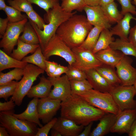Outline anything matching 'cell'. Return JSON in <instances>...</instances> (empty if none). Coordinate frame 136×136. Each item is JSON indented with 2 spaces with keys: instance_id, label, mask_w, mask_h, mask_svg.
I'll return each instance as SVG.
<instances>
[{
  "instance_id": "cell-53",
  "label": "cell",
  "mask_w": 136,
  "mask_h": 136,
  "mask_svg": "<svg viewBox=\"0 0 136 136\" xmlns=\"http://www.w3.org/2000/svg\"><path fill=\"white\" fill-rule=\"evenodd\" d=\"M6 4L5 0H0V10L4 11L7 6Z\"/></svg>"
},
{
  "instance_id": "cell-2",
  "label": "cell",
  "mask_w": 136,
  "mask_h": 136,
  "mask_svg": "<svg viewBox=\"0 0 136 136\" xmlns=\"http://www.w3.org/2000/svg\"><path fill=\"white\" fill-rule=\"evenodd\" d=\"M93 25L83 15H73L58 27L56 34L71 49L79 46Z\"/></svg>"
},
{
  "instance_id": "cell-12",
  "label": "cell",
  "mask_w": 136,
  "mask_h": 136,
  "mask_svg": "<svg viewBox=\"0 0 136 136\" xmlns=\"http://www.w3.org/2000/svg\"><path fill=\"white\" fill-rule=\"evenodd\" d=\"M61 101L49 97L39 99L37 109L39 119L46 124L53 118L61 108Z\"/></svg>"
},
{
  "instance_id": "cell-1",
  "label": "cell",
  "mask_w": 136,
  "mask_h": 136,
  "mask_svg": "<svg viewBox=\"0 0 136 136\" xmlns=\"http://www.w3.org/2000/svg\"><path fill=\"white\" fill-rule=\"evenodd\" d=\"M60 108L61 117L84 126L91 122L99 120L106 113L76 94H72L61 101Z\"/></svg>"
},
{
  "instance_id": "cell-3",
  "label": "cell",
  "mask_w": 136,
  "mask_h": 136,
  "mask_svg": "<svg viewBox=\"0 0 136 136\" xmlns=\"http://www.w3.org/2000/svg\"><path fill=\"white\" fill-rule=\"evenodd\" d=\"M76 12H66L62 9L59 4L57 5L47 13L48 23L45 25L43 30L39 29L35 24L29 19L38 35L42 52L49 41L56 33L59 26Z\"/></svg>"
},
{
  "instance_id": "cell-16",
  "label": "cell",
  "mask_w": 136,
  "mask_h": 136,
  "mask_svg": "<svg viewBox=\"0 0 136 136\" xmlns=\"http://www.w3.org/2000/svg\"><path fill=\"white\" fill-rule=\"evenodd\" d=\"M73 121L62 117H59L52 129L58 131L63 136H78L84 128Z\"/></svg>"
},
{
  "instance_id": "cell-56",
  "label": "cell",
  "mask_w": 136,
  "mask_h": 136,
  "mask_svg": "<svg viewBox=\"0 0 136 136\" xmlns=\"http://www.w3.org/2000/svg\"><path fill=\"white\" fill-rule=\"evenodd\" d=\"M133 3L136 7V0H133ZM135 15L136 16V14Z\"/></svg>"
},
{
  "instance_id": "cell-47",
  "label": "cell",
  "mask_w": 136,
  "mask_h": 136,
  "mask_svg": "<svg viewBox=\"0 0 136 136\" xmlns=\"http://www.w3.org/2000/svg\"><path fill=\"white\" fill-rule=\"evenodd\" d=\"M128 40L136 49V25L130 29Z\"/></svg>"
},
{
  "instance_id": "cell-49",
  "label": "cell",
  "mask_w": 136,
  "mask_h": 136,
  "mask_svg": "<svg viewBox=\"0 0 136 136\" xmlns=\"http://www.w3.org/2000/svg\"><path fill=\"white\" fill-rule=\"evenodd\" d=\"M86 5L94 6L99 5L100 0H84Z\"/></svg>"
},
{
  "instance_id": "cell-19",
  "label": "cell",
  "mask_w": 136,
  "mask_h": 136,
  "mask_svg": "<svg viewBox=\"0 0 136 136\" xmlns=\"http://www.w3.org/2000/svg\"><path fill=\"white\" fill-rule=\"evenodd\" d=\"M40 82L32 86L27 94L29 98H43L48 97L52 86L50 81L44 76L39 77Z\"/></svg>"
},
{
  "instance_id": "cell-20",
  "label": "cell",
  "mask_w": 136,
  "mask_h": 136,
  "mask_svg": "<svg viewBox=\"0 0 136 136\" xmlns=\"http://www.w3.org/2000/svg\"><path fill=\"white\" fill-rule=\"evenodd\" d=\"M39 98H34L28 104L26 110L22 113L13 115L16 118L21 120H26L36 124L40 127L43 126L39 120L37 109V105Z\"/></svg>"
},
{
  "instance_id": "cell-45",
  "label": "cell",
  "mask_w": 136,
  "mask_h": 136,
  "mask_svg": "<svg viewBox=\"0 0 136 136\" xmlns=\"http://www.w3.org/2000/svg\"><path fill=\"white\" fill-rule=\"evenodd\" d=\"M68 70V66H64L59 64L54 72L49 77L53 78L60 77L62 74H65Z\"/></svg>"
},
{
  "instance_id": "cell-17",
  "label": "cell",
  "mask_w": 136,
  "mask_h": 136,
  "mask_svg": "<svg viewBox=\"0 0 136 136\" xmlns=\"http://www.w3.org/2000/svg\"><path fill=\"white\" fill-rule=\"evenodd\" d=\"M96 58L103 64L115 68L119 61L125 55L120 51L115 50L109 46L94 54Z\"/></svg>"
},
{
  "instance_id": "cell-11",
  "label": "cell",
  "mask_w": 136,
  "mask_h": 136,
  "mask_svg": "<svg viewBox=\"0 0 136 136\" xmlns=\"http://www.w3.org/2000/svg\"><path fill=\"white\" fill-rule=\"evenodd\" d=\"M132 62L131 58L125 55L116 66V72L121 85H133L136 79V69L132 66Z\"/></svg>"
},
{
  "instance_id": "cell-29",
  "label": "cell",
  "mask_w": 136,
  "mask_h": 136,
  "mask_svg": "<svg viewBox=\"0 0 136 136\" xmlns=\"http://www.w3.org/2000/svg\"><path fill=\"white\" fill-rule=\"evenodd\" d=\"M104 28L94 26L89 33L84 41L79 47L92 51L101 32Z\"/></svg>"
},
{
  "instance_id": "cell-23",
  "label": "cell",
  "mask_w": 136,
  "mask_h": 136,
  "mask_svg": "<svg viewBox=\"0 0 136 136\" xmlns=\"http://www.w3.org/2000/svg\"><path fill=\"white\" fill-rule=\"evenodd\" d=\"M17 47L14 49L10 56L19 60L21 61L27 54L29 53H33L39 44L32 45L23 42L18 39Z\"/></svg>"
},
{
  "instance_id": "cell-40",
  "label": "cell",
  "mask_w": 136,
  "mask_h": 136,
  "mask_svg": "<svg viewBox=\"0 0 136 136\" xmlns=\"http://www.w3.org/2000/svg\"><path fill=\"white\" fill-rule=\"evenodd\" d=\"M26 14L28 19L35 24L39 29H43L46 24L45 21L34 10Z\"/></svg>"
},
{
  "instance_id": "cell-25",
  "label": "cell",
  "mask_w": 136,
  "mask_h": 136,
  "mask_svg": "<svg viewBox=\"0 0 136 136\" xmlns=\"http://www.w3.org/2000/svg\"><path fill=\"white\" fill-rule=\"evenodd\" d=\"M28 63L18 60L0 50V71L12 68L23 69Z\"/></svg>"
},
{
  "instance_id": "cell-6",
  "label": "cell",
  "mask_w": 136,
  "mask_h": 136,
  "mask_svg": "<svg viewBox=\"0 0 136 136\" xmlns=\"http://www.w3.org/2000/svg\"><path fill=\"white\" fill-rule=\"evenodd\" d=\"M23 70V76L18 82L15 92L11 97L16 105L18 106L21 105L23 99L27 95L34 82L40 75L45 71L38 66L31 63H27Z\"/></svg>"
},
{
  "instance_id": "cell-7",
  "label": "cell",
  "mask_w": 136,
  "mask_h": 136,
  "mask_svg": "<svg viewBox=\"0 0 136 136\" xmlns=\"http://www.w3.org/2000/svg\"><path fill=\"white\" fill-rule=\"evenodd\" d=\"M43 53L45 60L53 55L63 58L71 66L75 61V58L71 49L56 33L47 44Z\"/></svg>"
},
{
  "instance_id": "cell-36",
  "label": "cell",
  "mask_w": 136,
  "mask_h": 136,
  "mask_svg": "<svg viewBox=\"0 0 136 136\" xmlns=\"http://www.w3.org/2000/svg\"><path fill=\"white\" fill-rule=\"evenodd\" d=\"M4 11L9 22H18L27 17V16L22 14L21 12L11 6L7 5Z\"/></svg>"
},
{
  "instance_id": "cell-41",
  "label": "cell",
  "mask_w": 136,
  "mask_h": 136,
  "mask_svg": "<svg viewBox=\"0 0 136 136\" xmlns=\"http://www.w3.org/2000/svg\"><path fill=\"white\" fill-rule=\"evenodd\" d=\"M121 7V12L124 16L127 13H129L135 15L136 8L131 3L132 0H117Z\"/></svg>"
},
{
  "instance_id": "cell-27",
  "label": "cell",
  "mask_w": 136,
  "mask_h": 136,
  "mask_svg": "<svg viewBox=\"0 0 136 136\" xmlns=\"http://www.w3.org/2000/svg\"><path fill=\"white\" fill-rule=\"evenodd\" d=\"M109 29L104 28L101 32L96 45L92 51L94 54L109 46L114 39Z\"/></svg>"
},
{
  "instance_id": "cell-33",
  "label": "cell",
  "mask_w": 136,
  "mask_h": 136,
  "mask_svg": "<svg viewBox=\"0 0 136 136\" xmlns=\"http://www.w3.org/2000/svg\"><path fill=\"white\" fill-rule=\"evenodd\" d=\"M60 5L62 9L67 12H72L74 10L82 12L86 5L84 0H61Z\"/></svg>"
},
{
  "instance_id": "cell-26",
  "label": "cell",
  "mask_w": 136,
  "mask_h": 136,
  "mask_svg": "<svg viewBox=\"0 0 136 136\" xmlns=\"http://www.w3.org/2000/svg\"><path fill=\"white\" fill-rule=\"evenodd\" d=\"M109 47L113 49L120 51L125 55L133 56L136 58V49L129 41L117 39Z\"/></svg>"
},
{
  "instance_id": "cell-50",
  "label": "cell",
  "mask_w": 136,
  "mask_h": 136,
  "mask_svg": "<svg viewBox=\"0 0 136 136\" xmlns=\"http://www.w3.org/2000/svg\"><path fill=\"white\" fill-rule=\"evenodd\" d=\"M128 134L129 136H136V119L132 123Z\"/></svg>"
},
{
  "instance_id": "cell-32",
  "label": "cell",
  "mask_w": 136,
  "mask_h": 136,
  "mask_svg": "<svg viewBox=\"0 0 136 136\" xmlns=\"http://www.w3.org/2000/svg\"><path fill=\"white\" fill-rule=\"evenodd\" d=\"M23 69L15 68L5 73H0V85L5 84L13 81H17L21 80L23 75Z\"/></svg>"
},
{
  "instance_id": "cell-30",
  "label": "cell",
  "mask_w": 136,
  "mask_h": 136,
  "mask_svg": "<svg viewBox=\"0 0 136 136\" xmlns=\"http://www.w3.org/2000/svg\"><path fill=\"white\" fill-rule=\"evenodd\" d=\"M19 39L25 43L32 45L39 44V40L35 29L29 21L25 24L23 33Z\"/></svg>"
},
{
  "instance_id": "cell-39",
  "label": "cell",
  "mask_w": 136,
  "mask_h": 136,
  "mask_svg": "<svg viewBox=\"0 0 136 136\" xmlns=\"http://www.w3.org/2000/svg\"><path fill=\"white\" fill-rule=\"evenodd\" d=\"M31 4H34L44 10L47 13L59 4L60 0H28Z\"/></svg>"
},
{
  "instance_id": "cell-44",
  "label": "cell",
  "mask_w": 136,
  "mask_h": 136,
  "mask_svg": "<svg viewBox=\"0 0 136 136\" xmlns=\"http://www.w3.org/2000/svg\"><path fill=\"white\" fill-rule=\"evenodd\" d=\"M44 62L46 68L45 71L49 77L54 72L58 64L54 61H51L45 59Z\"/></svg>"
},
{
  "instance_id": "cell-22",
  "label": "cell",
  "mask_w": 136,
  "mask_h": 136,
  "mask_svg": "<svg viewBox=\"0 0 136 136\" xmlns=\"http://www.w3.org/2000/svg\"><path fill=\"white\" fill-rule=\"evenodd\" d=\"M136 21L131 14L128 13L125 14L123 18L112 27L110 31L113 35L118 36L120 38L128 41V37L130 30V22L131 20Z\"/></svg>"
},
{
  "instance_id": "cell-35",
  "label": "cell",
  "mask_w": 136,
  "mask_h": 136,
  "mask_svg": "<svg viewBox=\"0 0 136 136\" xmlns=\"http://www.w3.org/2000/svg\"><path fill=\"white\" fill-rule=\"evenodd\" d=\"M18 82L12 81L5 85H0V98L8 101L9 98L14 94Z\"/></svg>"
},
{
  "instance_id": "cell-5",
  "label": "cell",
  "mask_w": 136,
  "mask_h": 136,
  "mask_svg": "<svg viewBox=\"0 0 136 136\" xmlns=\"http://www.w3.org/2000/svg\"><path fill=\"white\" fill-rule=\"evenodd\" d=\"M76 95L106 113L117 115L121 111L109 92H103L92 89Z\"/></svg>"
},
{
  "instance_id": "cell-14",
  "label": "cell",
  "mask_w": 136,
  "mask_h": 136,
  "mask_svg": "<svg viewBox=\"0 0 136 136\" xmlns=\"http://www.w3.org/2000/svg\"><path fill=\"white\" fill-rule=\"evenodd\" d=\"M136 119V109L121 111L117 115L110 132L120 133H128L131 125Z\"/></svg>"
},
{
  "instance_id": "cell-37",
  "label": "cell",
  "mask_w": 136,
  "mask_h": 136,
  "mask_svg": "<svg viewBox=\"0 0 136 136\" xmlns=\"http://www.w3.org/2000/svg\"><path fill=\"white\" fill-rule=\"evenodd\" d=\"M8 3L10 6L26 13L33 10L32 4L28 0H8Z\"/></svg>"
},
{
  "instance_id": "cell-15",
  "label": "cell",
  "mask_w": 136,
  "mask_h": 136,
  "mask_svg": "<svg viewBox=\"0 0 136 136\" xmlns=\"http://www.w3.org/2000/svg\"><path fill=\"white\" fill-rule=\"evenodd\" d=\"M84 10L88 21L92 25L104 28H111V24L99 5L94 6L86 5Z\"/></svg>"
},
{
  "instance_id": "cell-43",
  "label": "cell",
  "mask_w": 136,
  "mask_h": 136,
  "mask_svg": "<svg viewBox=\"0 0 136 136\" xmlns=\"http://www.w3.org/2000/svg\"><path fill=\"white\" fill-rule=\"evenodd\" d=\"M16 105L11 98L9 101L0 102V112L9 111L14 110Z\"/></svg>"
},
{
  "instance_id": "cell-38",
  "label": "cell",
  "mask_w": 136,
  "mask_h": 136,
  "mask_svg": "<svg viewBox=\"0 0 136 136\" xmlns=\"http://www.w3.org/2000/svg\"><path fill=\"white\" fill-rule=\"evenodd\" d=\"M68 70L65 73L70 80H80L86 79L85 72L69 65Z\"/></svg>"
},
{
  "instance_id": "cell-10",
  "label": "cell",
  "mask_w": 136,
  "mask_h": 136,
  "mask_svg": "<svg viewBox=\"0 0 136 136\" xmlns=\"http://www.w3.org/2000/svg\"><path fill=\"white\" fill-rule=\"evenodd\" d=\"M75 58V61L71 66L85 72L95 69L103 64L95 57L92 51L79 47L72 49Z\"/></svg>"
},
{
  "instance_id": "cell-46",
  "label": "cell",
  "mask_w": 136,
  "mask_h": 136,
  "mask_svg": "<svg viewBox=\"0 0 136 136\" xmlns=\"http://www.w3.org/2000/svg\"><path fill=\"white\" fill-rule=\"evenodd\" d=\"M9 22L7 18H0V37L2 38L5 33Z\"/></svg>"
},
{
  "instance_id": "cell-55",
  "label": "cell",
  "mask_w": 136,
  "mask_h": 136,
  "mask_svg": "<svg viewBox=\"0 0 136 136\" xmlns=\"http://www.w3.org/2000/svg\"><path fill=\"white\" fill-rule=\"evenodd\" d=\"M133 86L135 88V91H136V94H135V95H136V79H135V81L134 82V83L133 85Z\"/></svg>"
},
{
  "instance_id": "cell-18",
  "label": "cell",
  "mask_w": 136,
  "mask_h": 136,
  "mask_svg": "<svg viewBox=\"0 0 136 136\" xmlns=\"http://www.w3.org/2000/svg\"><path fill=\"white\" fill-rule=\"evenodd\" d=\"M86 79L91 85L92 88L103 92H109L113 88L95 69L85 72Z\"/></svg>"
},
{
  "instance_id": "cell-54",
  "label": "cell",
  "mask_w": 136,
  "mask_h": 136,
  "mask_svg": "<svg viewBox=\"0 0 136 136\" xmlns=\"http://www.w3.org/2000/svg\"><path fill=\"white\" fill-rule=\"evenodd\" d=\"M51 136H61V134L57 131L52 129L51 131Z\"/></svg>"
},
{
  "instance_id": "cell-13",
  "label": "cell",
  "mask_w": 136,
  "mask_h": 136,
  "mask_svg": "<svg viewBox=\"0 0 136 136\" xmlns=\"http://www.w3.org/2000/svg\"><path fill=\"white\" fill-rule=\"evenodd\" d=\"M47 78L53 86L48 97L62 101L72 95L70 81L66 75L56 78L48 77Z\"/></svg>"
},
{
  "instance_id": "cell-4",
  "label": "cell",
  "mask_w": 136,
  "mask_h": 136,
  "mask_svg": "<svg viewBox=\"0 0 136 136\" xmlns=\"http://www.w3.org/2000/svg\"><path fill=\"white\" fill-rule=\"evenodd\" d=\"M14 110L1 112L0 125L11 136H35L38 127L36 123L18 119L13 115Z\"/></svg>"
},
{
  "instance_id": "cell-34",
  "label": "cell",
  "mask_w": 136,
  "mask_h": 136,
  "mask_svg": "<svg viewBox=\"0 0 136 136\" xmlns=\"http://www.w3.org/2000/svg\"><path fill=\"white\" fill-rule=\"evenodd\" d=\"M72 94H78L93 89L87 79L80 80H70Z\"/></svg>"
},
{
  "instance_id": "cell-8",
  "label": "cell",
  "mask_w": 136,
  "mask_h": 136,
  "mask_svg": "<svg viewBox=\"0 0 136 136\" xmlns=\"http://www.w3.org/2000/svg\"><path fill=\"white\" fill-rule=\"evenodd\" d=\"M109 93L121 111L136 109V100L134 99L136 91L133 85H120L113 87Z\"/></svg>"
},
{
  "instance_id": "cell-42",
  "label": "cell",
  "mask_w": 136,
  "mask_h": 136,
  "mask_svg": "<svg viewBox=\"0 0 136 136\" xmlns=\"http://www.w3.org/2000/svg\"><path fill=\"white\" fill-rule=\"evenodd\" d=\"M58 118H53L51 121L45 124L41 127H38V131L35 136H47L51 129H52Z\"/></svg>"
},
{
  "instance_id": "cell-24",
  "label": "cell",
  "mask_w": 136,
  "mask_h": 136,
  "mask_svg": "<svg viewBox=\"0 0 136 136\" xmlns=\"http://www.w3.org/2000/svg\"><path fill=\"white\" fill-rule=\"evenodd\" d=\"M114 69L111 66L103 64L95 69L111 85L114 87L121 85Z\"/></svg>"
},
{
  "instance_id": "cell-28",
  "label": "cell",
  "mask_w": 136,
  "mask_h": 136,
  "mask_svg": "<svg viewBox=\"0 0 136 136\" xmlns=\"http://www.w3.org/2000/svg\"><path fill=\"white\" fill-rule=\"evenodd\" d=\"M101 7L111 24L117 23L124 17L118 10L117 4L115 2Z\"/></svg>"
},
{
  "instance_id": "cell-9",
  "label": "cell",
  "mask_w": 136,
  "mask_h": 136,
  "mask_svg": "<svg viewBox=\"0 0 136 136\" xmlns=\"http://www.w3.org/2000/svg\"><path fill=\"white\" fill-rule=\"evenodd\" d=\"M27 22L26 18L17 22H9L6 31L0 42V47L8 55H10L15 46L17 44L20 35L23 32Z\"/></svg>"
},
{
  "instance_id": "cell-52",
  "label": "cell",
  "mask_w": 136,
  "mask_h": 136,
  "mask_svg": "<svg viewBox=\"0 0 136 136\" xmlns=\"http://www.w3.org/2000/svg\"><path fill=\"white\" fill-rule=\"evenodd\" d=\"M115 0H100L99 5L101 6L107 5L113 2Z\"/></svg>"
},
{
  "instance_id": "cell-21",
  "label": "cell",
  "mask_w": 136,
  "mask_h": 136,
  "mask_svg": "<svg viewBox=\"0 0 136 136\" xmlns=\"http://www.w3.org/2000/svg\"><path fill=\"white\" fill-rule=\"evenodd\" d=\"M117 115L110 113H106L99 120L97 126L91 132L90 136H103L110 132L115 122Z\"/></svg>"
},
{
  "instance_id": "cell-51",
  "label": "cell",
  "mask_w": 136,
  "mask_h": 136,
  "mask_svg": "<svg viewBox=\"0 0 136 136\" xmlns=\"http://www.w3.org/2000/svg\"><path fill=\"white\" fill-rule=\"evenodd\" d=\"M0 136H10V135L5 127L1 126L0 127Z\"/></svg>"
},
{
  "instance_id": "cell-31",
  "label": "cell",
  "mask_w": 136,
  "mask_h": 136,
  "mask_svg": "<svg viewBox=\"0 0 136 136\" xmlns=\"http://www.w3.org/2000/svg\"><path fill=\"white\" fill-rule=\"evenodd\" d=\"M45 59L41 48L40 46L32 54L25 56L22 60L27 63L35 65L45 71L46 68L44 62Z\"/></svg>"
},
{
  "instance_id": "cell-48",
  "label": "cell",
  "mask_w": 136,
  "mask_h": 136,
  "mask_svg": "<svg viewBox=\"0 0 136 136\" xmlns=\"http://www.w3.org/2000/svg\"><path fill=\"white\" fill-rule=\"evenodd\" d=\"M93 122H91L85 126L84 130L78 136H88L89 135L93 125Z\"/></svg>"
}]
</instances>
